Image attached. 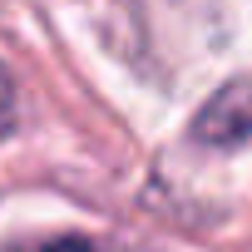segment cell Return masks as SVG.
Listing matches in <instances>:
<instances>
[{"label":"cell","instance_id":"7a4b0ae2","mask_svg":"<svg viewBox=\"0 0 252 252\" xmlns=\"http://www.w3.org/2000/svg\"><path fill=\"white\" fill-rule=\"evenodd\" d=\"M40 252H104V247H94L89 237H55V242H45Z\"/></svg>","mask_w":252,"mask_h":252},{"label":"cell","instance_id":"3957f363","mask_svg":"<svg viewBox=\"0 0 252 252\" xmlns=\"http://www.w3.org/2000/svg\"><path fill=\"white\" fill-rule=\"evenodd\" d=\"M10 124V84H5V74H0V129Z\"/></svg>","mask_w":252,"mask_h":252},{"label":"cell","instance_id":"6da1fadb","mask_svg":"<svg viewBox=\"0 0 252 252\" xmlns=\"http://www.w3.org/2000/svg\"><path fill=\"white\" fill-rule=\"evenodd\" d=\"M193 139L208 149H237L252 144V79L222 84L193 119Z\"/></svg>","mask_w":252,"mask_h":252}]
</instances>
